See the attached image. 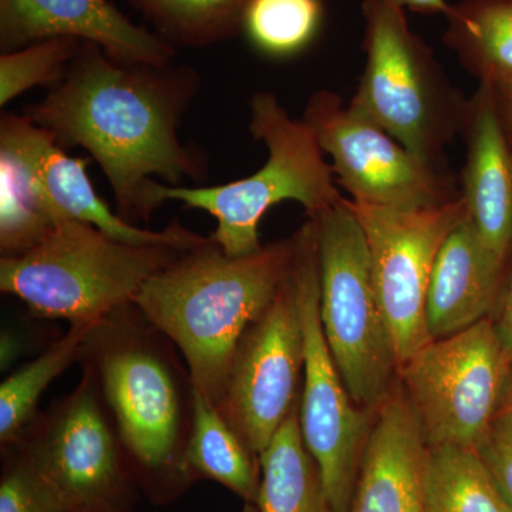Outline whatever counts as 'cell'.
I'll return each instance as SVG.
<instances>
[{
  "instance_id": "obj_1",
  "label": "cell",
  "mask_w": 512,
  "mask_h": 512,
  "mask_svg": "<svg viewBox=\"0 0 512 512\" xmlns=\"http://www.w3.org/2000/svg\"><path fill=\"white\" fill-rule=\"evenodd\" d=\"M200 83L190 66L119 62L83 43L62 83L23 114L63 148H84L109 180L117 214L133 224L150 220L153 177L167 185L208 177L207 156L178 137Z\"/></svg>"
},
{
  "instance_id": "obj_2",
  "label": "cell",
  "mask_w": 512,
  "mask_h": 512,
  "mask_svg": "<svg viewBox=\"0 0 512 512\" xmlns=\"http://www.w3.org/2000/svg\"><path fill=\"white\" fill-rule=\"evenodd\" d=\"M295 238L228 256L210 237L143 286L134 305L177 346L195 392L217 404L232 357L292 271Z\"/></svg>"
},
{
  "instance_id": "obj_3",
  "label": "cell",
  "mask_w": 512,
  "mask_h": 512,
  "mask_svg": "<svg viewBox=\"0 0 512 512\" xmlns=\"http://www.w3.org/2000/svg\"><path fill=\"white\" fill-rule=\"evenodd\" d=\"M177 352L128 303L94 323L77 362L99 387L137 476L156 494L190 483L184 458L195 389Z\"/></svg>"
},
{
  "instance_id": "obj_4",
  "label": "cell",
  "mask_w": 512,
  "mask_h": 512,
  "mask_svg": "<svg viewBox=\"0 0 512 512\" xmlns=\"http://www.w3.org/2000/svg\"><path fill=\"white\" fill-rule=\"evenodd\" d=\"M249 106V131L268 151L265 164L256 173L211 187L151 181L146 192L148 218L167 201L207 211L217 220L211 238L234 258L261 251L259 225L275 205L296 201L305 208L306 217L313 218L345 201L332 167L305 121L292 119L274 93H255Z\"/></svg>"
},
{
  "instance_id": "obj_5",
  "label": "cell",
  "mask_w": 512,
  "mask_h": 512,
  "mask_svg": "<svg viewBox=\"0 0 512 512\" xmlns=\"http://www.w3.org/2000/svg\"><path fill=\"white\" fill-rule=\"evenodd\" d=\"M365 70L349 106L424 161L446 164L463 133L468 97L410 28L397 0H363Z\"/></svg>"
},
{
  "instance_id": "obj_6",
  "label": "cell",
  "mask_w": 512,
  "mask_h": 512,
  "mask_svg": "<svg viewBox=\"0 0 512 512\" xmlns=\"http://www.w3.org/2000/svg\"><path fill=\"white\" fill-rule=\"evenodd\" d=\"M183 252L170 245L127 244L92 224L64 221L25 254L0 258V291L40 318L97 322L133 303Z\"/></svg>"
},
{
  "instance_id": "obj_7",
  "label": "cell",
  "mask_w": 512,
  "mask_h": 512,
  "mask_svg": "<svg viewBox=\"0 0 512 512\" xmlns=\"http://www.w3.org/2000/svg\"><path fill=\"white\" fill-rule=\"evenodd\" d=\"M309 220L318 239L323 333L350 396L376 413L399 382V360L373 284L365 232L348 198Z\"/></svg>"
},
{
  "instance_id": "obj_8",
  "label": "cell",
  "mask_w": 512,
  "mask_h": 512,
  "mask_svg": "<svg viewBox=\"0 0 512 512\" xmlns=\"http://www.w3.org/2000/svg\"><path fill=\"white\" fill-rule=\"evenodd\" d=\"M295 275L305 340L299 426L315 458L335 512H349L376 413L350 396L320 320V275L315 222L293 234Z\"/></svg>"
},
{
  "instance_id": "obj_9",
  "label": "cell",
  "mask_w": 512,
  "mask_h": 512,
  "mask_svg": "<svg viewBox=\"0 0 512 512\" xmlns=\"http://www.w3.org/2000/svg\"><path fill=\"white\" fill-rule=\"evenodd\" d=\"M511 375L510 350L487 318L433 340L400 367L399 383L427 447L478 448L493 430Z\"/></svg>"
},
{
  "instance_id": "obj_10",
  "label": "cell",
  "mask_w": 512,
  "mask_h": 512,
  "mask_svg": "<svg viewBox=\"0 0 512 512\" xmlns=\"http://www.w3.org/2000/svg\"><path fill=\"white\" fill-rule=\"evenodd\" d=\"M16 444L28 451L67 511H127L136 468L87 370L76 389L40 413Z\"/></svg>"
},
{
  "instance_id": "obj_11",
  "label": "cell",
  "mask_w": 512,
  "mask_h": 512,
  "mask_svg": "<svg viewBox=\"0 0 512 512\" xmlns=\"http://www.w3.org/2000/svg\"><path fill=\"white\" fill-rule=\"evenodd\" d=\"M302 120L330 158L336 183L353 204L414 210L461 198L456 175L447 164L416 156L332 90L313 93Z\"/></svg>"
},
{
  "instance_id": "obj_12",
  "label": "cell",
  "mask_w": 512,
  "mask_h": 512,
  "mask_svg": "<svg viewBox=\"0 0 512 512\" xmlns=\"http://www.w3.org/2000/svg\"><path fill=\"white\" fill-rule=\"evenodd\" d=\"M349 205L365 232L373 284L400 370L433 342L426 319L431 272L441 245L466 220V205L461 198L414 210L366 207L350 200Z\"/></svg>"
},
{
  "instance_id": "obj_13",
  "label": "cell",
  "mask_w": 512,
  "mask_h": 512,
  "mask_svg": "<svg viewBox=\"0 0 512 512\" xmlns=\"http://www.w3.org/2000/svg\"><path fill=\"white\" fill-rule=\"evenodd\" d=\"M303 365L305 340L292 265L274 301L239 340L215 404L258 458L299 404Z\"/></svg>"
},
{
  "instance_id": "obj_14",
  "label": "cell",
  "mask_w": 512,
  "mask_h": 512,
  "mask_svg": "<svg viewBox=\"0 0 512 512\" xmlns=\"http://www.w3.org/2000/svg\"><path fill=\"white\" fill-rule=\"evenodd\" d=\"M0 157L16 168L23 183L55 221L92 224L104 234L134 245H170L190 251L210 237L195 234L174 221L163 231L141 229L111 212L87 175V161L67 156L46 128L25 114H5L0 120Z\"/></svg>"
},
{
  "instance_id": "obj_15",
  "label": "cell",
  "mask_w": 512,
  "mask_h": 512,
  "mask_svg": "<svg viewBox=\"0 0 512 512\" xmlns=\"http://www.w3.org/2000/svg\"><path fill=\"white\" fill-rule=\"evenodd\" d=\"M53 37L93 43L124 63L167 66L175 56L173 45L134 25L109 0H0L3 52Z\"/></svg>"
},
{
  "instance_id": "obj_16",
  "label": "cell",
  "mask_w": 512,
  "mask_h": 512,
  "mask_svg": "<svg viewBox=\"0 0 512 512\" xmlns=\"http://www.w3.org/2000/svg\"><path fill=\"white\" fill-rule=\"evenodd\" d=\"M461 137L466 164L461 200L481 242L508 268L512 255V138L498 111L493 86L478 84L468 97Z\"/></svg>"
},
{
  "instance_id": "obj_17",
  "label": "cell",
  "mask_w": 512,
  "mask_h": 512,
  "mask_svg": "<svg viewBox=\"0 0 512 512\" xmlns=\"http://www.w3.org/2000/svg\"><path fill=\"white\" fill-rule=\"evenodd\" d=\"M427 444L397 382L377 410L349 512H426Z\"/></svg>"
},
{
  "instance_id": "obj_18",
  "label": "cell",
  "mask_w": 512,
  "mask_h": 512,
  "mask_svg": "<svg viewBox=\"0 0 512 512\" xmlns=\"http://www.w3.org/2000/svg\"><path fill=\"white\" fill-rule=\"evenodd\" d=\"M507 266L463 220L441 245L431 272L426 319L433 340L448 338L490 318L503 298Z\"/></svg>"
},
{
  "instance_id": "obj_19",
  "label": "cell",
  "mask_w": 512,
  "mask_h": 512,
  "mask_svg": "<svg viewBox=\"0 0 512 512\" xmlns=\"http://www.w3.org/2000/svg\"><path fill=\"white\" fill-rule=\"evenodd\" d=\"M444 16V45L478 84L512 80V0H458Z\"/></svg>"
},
{
  "instance_id": "obj_20",
  "label": "cell",
  "mask_w": 512,
  "mask_h": 512,
  "mask_svg": "<svg viewBox=\"0 0 512 512\" xmlns=\"http://www.w3.org/2000/svg\"><path fill=\"white\" fill-rule=\"evenodd\" d=\"M259 512H335L322 474L303 441L299 404L259 458Z\"/></svg>"
},
{
  "instance_id": "obj_21",
  "label": "cell",
  "mask_w": 512,
  "mask_h": 512,
  "mask_svg": "<svg viewBox=\"0 0 512 512\" xmlns=\"http://www.w3.org/2000/svg\"><path fill=\"white\" fill-rule=\"evenodd\" d=\"M184 467L190 481L210 478L256 503L261 487V464L247 444L225 421L217 407L194 393V423Z\"/></svg>"
},
{
  "instance_id": "obj_22",
  "label": "cell",
  "mask_w": 512,
  "mask_h": 512,
  "mask_svg": "<svg viewBox=\"0 0 512 512\" xmlns=\"http://www.w3.org/2000/svg\"><path fill=\"white\" fill-rule=\"evenodd\" d=\"M426 512H511L480 450L441 444L427 447Z\"/></svg>"
},
{
  "instance_id": "obj_23",
  "label": "cell",
  "mask_w": 512,
  "mask_h": 512,
  "mask_svg": "<svg viewBox=\"0 0 512 512\" xmlns=\"http://www.w3.org/2000/svg\"><path fill=\"white\" fill-rule=\"evenodd\" d=\"M96 322L73 323L66 335L20 367L0 386V444L13 446L22 439L40 412V397L49 384L74 362H79L84 339Z\"/></svg>"
},
{
  "instance_id": "obj_24",
  "label": "cell",
  "mask_w": 512,
  "mask_h": 512,
  "mask_svg": "<svg viewBox=\"0 0 512 512\" xmlns=\"http://www.w3.org/2000/svg\"><path fill=\"white\" fill-rule=\"evenodd\" d=\"M170 45L201 47L242 30L251 0H128Z\"/></svg>"
},
{
  "instance_id": "obj_25",
  "label": "cell",
  "mask_w": 512,
  "mask_h": 512,
  "mask_svg": "<svg viewBox=\"0 0 512 512\" xmlns=\"http://www.w3.org/2000/svg\"><path fill=\"white\" fill-rule=\"evenodd\" d=\"M323 22L322 0H251L242 30L261 55L291 59L315 42Z\"/></svg>"
},
{
  "instance_id": "obj_26",
  "label": "cell",
  "mask_w": 512,
  "mask_h": 512,
  "mask_svg": "<svg viewBox=\"0 0 512 512\" xmlns=\"http://www.w3.org/2000/svg\"><path fill=\"white\" fill-rule=\"evenodd\" d=\"M84 42L53 37L0 56V106L36 86L55 89L62 83Z\"/></svg>"
},
{
  "instance_id": "obj_27",
  "label": "cell",
  "mask_w": 512,
  "mask_h": 512,
  "mask_svg": "<svg viewBox=\"0 0 512 512\" xmlns=\"http://www.w3.org/2000/svg\"><path fill=\"white\" fill-rule=\"evenodd\" d=\"M57 224L43 210L16 168L0 157V251L25 254L39 245Z\"/></svg>"
},
{
  "instance_id": "obj_28",
  "label": "cell",
  "mask_w": 512,
  "mask_h": 512,
  "mask_svg": "<svg viewBox=\"0 0 512 512\" xmlns=\"http://www.w3.org/2000/svg\"><path fill=\"white\" fill-rule=\"evenodd\" d=\"M0 512H69L56 488L19 444L3 447Z\"/></svg>"
},
{
  "instance_id": "obj_29",
  "label": "cell",
  "mask_w": 512,
  "mask_h": 512,
  "mask_svg": "<svg viewBox=\"0 0 512 512\" xmlns=\"http://www.w3.org/2000/svg\"><path fill=\"white\" fill-rule=\"evenodd\" d=\"M478 450L512 512V434L495 421L493 430Z\"/></svg>"
},
{
  "instance_id": "obj_30",
  "label": "cell",
  "mask_w": 512,
  "mask_h": 512,
  "mask_svg": "<svg viewBox=\"0 0 512 512\" xmlns=\"http://www.w3.org/2000/svg\"><path fill=\"white\" fill-rule=\"evenodd\" d=\"M500 318L495 323H497L498 330H500L501 336H503L505 346H507L512 355V271L507 285H505L503 298H501Z\"/></svg>"
},
{
  "instance_id": "obj_31",
  "label": "cell",
  "mask_w": 512,
  "mask_h": 512,
  "mask_svg": "<svg viewBox=\"0 0 512 512\" xmlns=\"http://www.w3.org/2000/svg\"><path fill=\"white\" fill-rule=\"evenodd\" d=\"M501 119L512 138V80L491 84Z\"/></svg>"
},
{
  "instance_id": "obj_32",
  "label": "cell",
  "mask_w": 512,
  "mask_h": 512,
  "mask_svg": "<svg viewBox=\"0 0 512 512\" xmlns=\"http://www.w3.org/2000/svg\"><path fill=\"white\" fill-rule=\"evenodd\" d=\"M404 9L421 15H446L450 3L447 0H397Z\"/></svg>"
},
{
  "instance_id": "obj_33",
  "label": "cell",
  "mask_w": 512,
  "mask_h": 512,
  "mask_svg": "<svg viewBox=\"0 0 512 512\" xmlns=\"http://www.w3.org/2000/svg\"><path fill=\"white\" fill-rule=\"evenodd\" d=\"M495 421L512 434V375L510 377V382L507 384V389H505L500 412H498L497 420Z\"/></svg>"
},
{
  "instance_id": "obj_34",
  "label": "cell",
  "mask_w": 512,
  "mask_h": 512,
  "mask_svg": "<svg viewBox=\"0 0 512 512\" xmlns=\"http://www.w3.org/2000/svg\"><path fill=\"white\" fill-rule=\"evenodd\" d=\"M242 512H259L258 507L255 503H245L244 510Z\"/></svg>"
}]
</instances>
